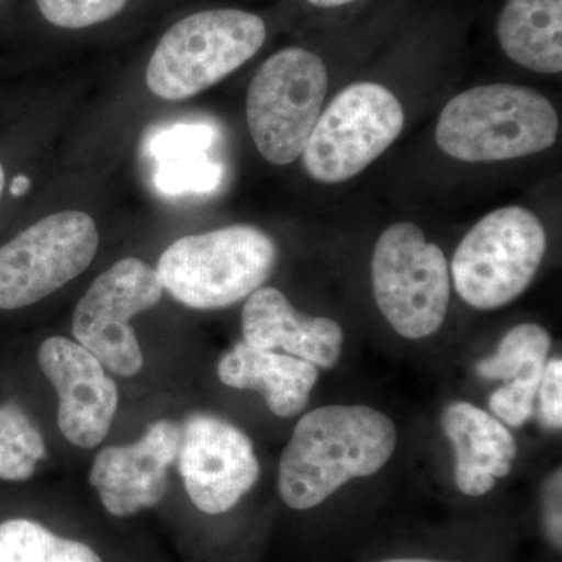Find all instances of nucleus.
I'll return each instance as SVG.
<instances>
[{
    "label": "nucleus",
    "mask_w": 562,
    "mask_h": 562,
    "mask_svg": "<svg viewBox=\"0 0 562 562\" xmlns=\"http://www.w3.org/2000/svg\"><path fill=\"white\" fill-rule=\"evenodd\" d=\"M397 447L390 416L364 405H328L305 414L279 465L281 501L316 508L344 484L382 471Z\"/></svg>",
    "instance_id": "f257e3e1"
},
{
    "label": "nucleus",
    "mask_w": 562,
    "mask_h": 562,
    "mask_svg": "<svg viewBox=\"0 0 562 562\" xmlns=\"http://www.w3.org/2000/svg\"><path fill=\"white\" fill-rule=\"evenodd\" d=\"M560 120L549 99L519 85H486L447 103L436 125L439 149L454 160H514L550 149Z\"/></svg>",
    "instance_id": "f03ea898"
},
{
    "label": "nucleus",
    "mask_w": 562,
    "mask_h": 562,
    "mask_svg": "<svg viewBox=\"0 0 562 562\" xmlns=\"http://www.w3.org/2000/svg\"><path fill=\"white\" fill-rule=\"evenodd\" d=\"M277 265V246L268 233L232 225L171 244L158 261L162 288L194 310L235 305L260 290Z\"/></svg>",
    "instance_id": "7ed1b4c3"
},
{
    "label": "nucleus",
    "mask_w": 562,
    "mask_h": 562,
    "mask_svg": "<svg viewBox=\"0 0 562 562\" xmlns=\"http://www.w3.org/2000/svg\"><path fill=\"white\" fill-rule=\"evenodd\" d=\"M266 35L265 21L243 10H206L183 18L155 47L147 88L165 101L194 98L257 55Z\"/></svg>",
    "instance_id": "20e7f679"
},
{
    "label": "nucleus",
    "mask_w": 562,
    "mask_h": 562,
    "mask_svg": "<svg viewBox=\"0 0 562 562\" xmlns=\"http://www.w3.org/2000/svg\"><path fill=\"white\" fill-rule=\"evenodd\" d=\"M547 250V233L522 206L492 211L473 225L453 254L454 288L476 310L516 301L535 279Z\"/></svg>",
    "instance_id": "39448f33"
},
{
    "label": "nucleus",
    "mask_w": 562,
    "mask_h": 562,
    "mask_svg": "<svg viewBox=\"0 0 562 562\" xmlns=\"http://www.w3.org/2000/svg\"><path fill=\"white\" fill-rule=\"evenodd\" d=\"M376 306L406 339L435 335L450 303L446 255L413 222H395L380 235L372 257Z\"/></svg>",
    "instance_id": "423d86ee"
},
{
    "label": "nucleus",
    "mask_w": 562,
    "mask_h": 562,
    "mask_svg": "<svg viewBox=\"0 0 562 562\" xmlns=\"http://www.w3.org/2000/svg\"><path fill=\"white\" fill-rule=\"evenodd\" d=\"M327 90L328 70L313 52L290 47L262 63L247 92V125L266 161L302 157Z\"/></svg>",
    "instance_id": "0eeeda50"
},
{
    "label": "nucleus",
    "mask_w": 562,
    "mask_h": 562,
    "mask_svg": "<svg viewBox=\"0 0 562 562\" xmlns=\"http://www.w3.org/2000/svg\"><path fill=\"white\" fill-rule=\"evenodd\" d=\"M403 125L405 111L387 88L350 85L322 111L303 149V166L314 180L341 183L382 157Z\"/></svg>",
    "instance_id": "6e6552de"
},
{
    "label": "nucleus",
    "mask_w": 562,
    "mask_h": 562,
    "mask_svg": "<svg viewBox=\"0 0 562 562\" xmlns=\"http://www.w3.org/2000/svg\"><path fill=\"white\" fill-rule=\"evenodd\" d=\"M94 220L60 211L25 228L0 247V310L43 301L87 271L99 249Z\"/></svg>",
    "instance_id": "1a4fd4ad"
},
{
    "label": "nucleus",
    "mask_w": 562,
    "mask_h": 562,
    "mask_svg": "<svg viewBox=\"0 0 562 562\" xmlns=\"http://www.w3.org/2000/svg\"><path fill=\"white\" fill-rule=\"evenodd\" d=\"M162 283L157 271L138 258H125L101 273L77 303L72 317L76 341L111 372L136 375L144 357L132 317L158 305Z\"/></svg>",
    "instance_id": "9d476101"
},
{
    "label": "nucleus",
    "mask_w": 562,
    "mask_h": 562,
    "mask_svg": "<svg viewBox=\"0 0 562 562\" xmlns=\"http://www.w3.org/2000/svg\"><path fill=\"white\" fill-rule=\"evenodd\" d=\"M181 476L199 512L224 514L260 479V462L249 436L213 414H192L181 427Z\"/></svg>",
    "instance_id": "9b49d317"
},
{
    "label": "nucleus",
    "mask_w": 562,
    "mask_h": 562,
    "mask_svg": "<svg viewBox=\"0 0 562 562\" xmlns=\"http://www.w3.org/2000/svg\"><path fill=\"white\" fill-rule=\"evenodd\" d=\"M41 371L58 394V427L81 449H94L109 435L120 405L116 383L103 364L77 341L52 336L38 350Z\"/></svg>",
    "instance_id": "f8f14e48"
},
{
    "label": "nucleus",
    "mask_w": 562,
    "mask_h": 562,
    "mask_svg": "<svg viewBox=\"0 0 562 562\" xmlns=\"http://www.w3.org/2000/svg\"><path fill=\"white\" fill-rule=\"evenodd\" d=\"M180 441V425L165 419L149 425L136 442L103 449L92 462L90 483L106 512L128 517L158 505L168 491Z\"/></svg>",
    "instance_id": "ddd939ff"
},
{
    "label": "nucleus",
    "mask_w": 562,
    "mask_h": 562,
    "mask_svg": "<svg viewBox=\"0 0 562 562\" xmlns=\"http://www.w3.org/2000/svg\"><path fill=\"white\" fill-rule=\"evenodd\" d=\"M243 336L255 349H280L322 369H331L339 361L344 346L338 322L299 313L276 288L261 286L247 297Z\"/></svg>",
    "instance_id": "4468645a"
},
{
    "label": "nucleus",
    "mask_w": 562,
    "mask_h": 562,
    "mask_svg": "<svg viewBox=\"0 0 562 562\" xmlns=\"http://www.w3.org/2000/svg\"><path fill=\"white\" fill-rule=\"evenodd\" d=\"M442 428L454 449V482L462 494L482 497L509 475L519 449L501 420L472 403L454 402L443 409Z\"/></svg>",
    "instance_id": "2eb2a0df"
},
{
    "label": "nucleus",
    "mask_w": 562,
    "mask_h": 562,
    "mask_svg": "<svg viewBox=\"0 0 562 562\" xmlns=\"http://www.w3.org/2000/svg\"><path fill=\"white\" fill-rule=\"evenodd\" d=\"M217 375L235 390L258 391L276 416L294 417L306 408L319 372L312 362L273 350L236 344L221 358Z\"/></svg>",
    "instance_id": "dca6fc26"
},
{
    "label": "nucleus",
    "mask_w": 562,
    "mask_h": 562,
    "mask_svg": "<svg viewBox=\"0 0 562 562\" xmlns=\"http://www.w3.org/2000/svg\"><path fill=\"white\" fill-rule=\"evenodd\" d=\"M503 52L539 74L562 70V0H508L497 22Z\"/></svg>",
    "instance_id": "f3484780"
},
{
    "label": "nucleus",
    "mask_w": 562,
    "mask_h": 562,
    "mask_svg": "<svg viewBox=\"0 0 562 562\" xmlns=\"http://www.w3.org/2000/svg\"><path fill=\"white\" fill-rule=\"evenodd\" d=\"M213 140L205 125H180L158 135L151 144L155 157L160 158L157 183L166 192L210 191L220 184L221 168L199 157Z\"/></svg>",
    "instance_id": "a211bd4d"
},
{
    "label": "nucleus",
    "mask_w": 562,
    "mask_h": 562,
    "mask_svg": "<svg viewBox=\"0 0 562 562\" xmlns=\"http://www.w3.org/2000/svg\"><path fill=\"white\" fill-rule=\"evenodd\" d=\"M0 562H103L87 543L60 538L29 519L0 524Z\"/></svg>",
    "instance_id": "6ab92c4d"
},
{
    "label": "nucleus",
    "mask_w": 562,
    "mask_h": 562,
    "mask_svg": "<svg viewBox=\"0 0 562 562\" xmlns=\"http://www.w3.org/2000/svg\"><path fill=\"white\" fill-rule=\"evenodd\" d=\"M552 336L538 324H522L512 328L491 357L476 362V375L483 380H509L525 373L543 371Z\"/></svg>",
    "instance_id": "aec40b11"
},
{
    "label": "nucleus",
    "mask_w": 562,
    "mask_h": 562,
    "mask_svg": "<svg viewBox=\"0 0 562 562\" xmlns=\"http://www.w3.org/2000/svg\"><path fill=\"white\" fill-rule=\"evenodd\" d=\"M46 458V443L27 414L13 403L0 406V480L25 482Z\"/></svg>",
    "instance_id": "412c9836"
},
{
    "label": "nucleus",
    "mask_w": 562,
    "mask_h": 562,
    "mask_svg": "<svg viewBox=\"0 0 562 562\" xmlns=\"http://www.w3.org/2000/svg\"><path fill=\"white\" fill-rule=\"evenodd\" d=\"M128 0H36L50 24L61 29H87L116 16Z\"/></svg>",
    "instance_id": "4be33fe9"
},
{
    "label": "nucleus",
    "mask_w": 562,
    "mask_h": 562,
    "mask_svg": "<svg viewBox=\"0 0 562 562\" xmlns=\"http://www.w3.org/2000/svg\"><path fill=\"white\" fill-rule=\"evenodd\" d=\"M542 372L525 373L492 392L491 412L512 427H522L525 422L530 419L532 409H535Z\"/></svg>",
    "instance_id": "5701e85b"
},
{
    "label": "nucleus",
    "mask_w": 562,
    "mask_h": 562,
    "mask_svg": "<svg viewBox=\"0 0 562 562\" xmlns=\"http://www.w3.org/2000/svg\"><path fill=\"white\" fill-rule=\"evenodd\" d=\"M543 424L552 430L562 427V361L560 358L546 362L538 391Z\"/></svg>",
    "instance_id": "b1692460"
},
{
    "label": "nucleus",
    "mask_w": 562,
    "mask_h": 562,
    "mask_svg": "<svg viewBox=\"0 0 562 562\" xmlns=\"http://www.w3.org/2000/svg\"><path fill=\"white\" fill-rule=\"evenodd\" d=\"M546 527L550 541L558 550L562 546L561 528V472L553 476L552 486L549 490V505L546 509Z\"/></svg>",
    "instance_id": "393cba45"
},
{
    "label": "nucleus",
    "mask_w": 562,
    "mask_h": 562,
    "mask_svg": "<svg viewBox=\"0 0 562 562\" xmlns=\"http://www.w3.org/2000/svg\"><path fill=\"white\" fill-rule=\"evenodd\" d=\"M31 184L32 181L29 177L18 176L16 179L13 180V183H11L10 192L16 195V198H21V195H24L25 192L31 190Z\"/></svg>",
    "instance_id": "a878e982"
},
{
    "label": "nucleus",
    "mask_w": 562,
    "mask_h": 562,
    "mask_svg": "<svg viewBox=\"0 0 562 562\" xmlns=\"http://www.w3.org/2000/svg\"><path fill=\"white\" fill-rule=\"evenodd\" d=\"M308 2L321 7V9H335V7L347 5V3L355 2V0H308Z\"/></svg>",
    "instance_id": "bb28decb"
},
{
    "label": "nucleus",
    "mask_w": 562,
    "mask_h": 562,
    "mask_svg": "<svg viewBox=\"0 0 562 562\" xmlns=\"http://www.w3.org/2000/svg\"><path fill=\"white\" fill-rule=\"evenodd\" d=\"M379 562H454L442 560H430V558H391V560H383Z\"/></svg>",
    "instance_id": "cd10ccee"
},
{
    "label": "nucleus",
    "mask_w": 562,
    "mask_h": 562,
    "mask_svg": "<svg viewBox=\"0 0 562 562\" xmlns=\"http://www.w3.org/2000/svg\"><path fill=\"white\" fill-rule=\"evenodd\" d=\"M3 187H5V172H3L2 165H0V198H2Z\"/></svg>",
    "instance_id": "c85d7f7f"
}]
</instances>
